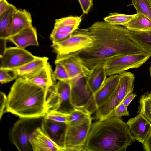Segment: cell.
I'll use <instances>...</instances> for the list:
<instances>
[{"mask_svg":"<svg viewBox=\"0 0 151 151\" xmlns=\"http://www.w3.org/2000/svg\"><path fill=\"white\" fill-rule=\"evenodd\" d=\"M119 74V80L116 89L107 101L95 111L96 119L103 120L111 117L117 106L126 96L133 93L135 79L134 74L125 71Z\"/></svg>","mask_w":151,"mask_h":151,"instance_id":"277c9868","label":"cell"},{"mask_svg":"<svg viewBox=\"0 0 151 151\" xmlns=\"http://www.w3.org/2000/svg\"><path fill=\"white\" fill-rule=\"evenodd\" d=\"M130 38L151 57V29L137 31L127 29Z\"/></svg>","mask_w":151,"mask_h":151,"instance_id":"603a6c76","label":"cell"},{"mask_svg":"<svg viewBox=\"0 0 151 151\" xmlns=\"http://www.w3.org/2000/svg\"><path fill=\"white\" fill-rule=\"evenodd\" d=\"M150 57L145 51L115 56L108 59L104 66L107 76L119 74L131 68L140 67Z\"/></svg>","mask_w":151,"mask_h":151,"instance_id":"9c48e42d","label":"cell"},{"mask_svg":"<svg viewBox=\"0 0 151 151\" xmlns=\"http://www.w3.org/2000/svg\"><path fill=\"white\" fill-rule=\"evenodd\" d=\"M81 20V16H73L56 19L50 36L52 43L60 42L68 38L78 28Z\"/></svg>","mask_w":151,"mask_h":151,"instance_id":"4fadbf2b","label":"cell"},{"mask_svg":"<svg viewBox=\"0 0 151 151\" xmlns=\"http://www.w3.org/2000/svg\"><path fill=\"white\" fill-rule=\"evenodd\" d=\"M92 118L89 114L73 124H68L65 146L66 151H85L84 146L92 124Z\"/></svg>","mask_w":151,"mask_h":151,"instance_id":"ba28073f","label":"cell"},{"mask_svg":"<svg viewBox=\"0 0 151 151\" xmlns=\"http://www.w3.org/2000/svg\"><path fill=\"white\" fill-rule=\"evenodd\" d=\"M0 119H1L5 112L6 105L7 96L4 93L0 92Z\"/></svg>","mask_w":151,"mask_h":151,"instance_id":"836d02e7","label":"cell"},{"mask_svg":"<svg viewBox=\"0 0 151 151\" xmlns=\"http://www.w3.org/2000/svg\"><path fill=\"white\" fill-rule=\"evenodd\" d=\"M48 60V58L46 57L36 56L32 61L9 71L12 72L16 80L19 78L26 79L46 65Z\"/></svg>","mask_w":151,"mask_h":151,"instance_id":"d6986e66","label":"cell"},{"mask_svg":"<svg viewBox=\"0 0 151 151\" xmlns=\"http://www.w3.org/2000/svg\"><path fill=\"white\" fill-rule=\"evenodd\" d=\"M104 65L97 66L93 69L87 77L88 85L93 94L102 87L107 78Z\"/></svg>","mask_w":151,"mask_h":151,"instance_id":"7402d4cb","label":"cell"},{"mask_svg":"<svg viewBox=\"0 0 151 151\" xmlns=\"http://www.w3.org/2000/svg\"><path fill=\"white\" fill-rule=\"evenodd\" d=\"M124 104L122 102L115 110L112 117L120 118L123 116H129V114Z\"/></svg>","mask_w":151,"mask_h":151,"instance_id":"1f68e13d","label":"cell"},{"mask_svg":"<svg viewBox=\"0 0 151 151\" xmlns=\"http://www.w3.org/2000/svg\"><path fill=\"white\" fill-rule=\"evenodd\" d=\"M68 114L57 111H51L47 112L43 118L58 122L68 124Z\"/></svg>","mask_w":151,"mask_h":151,"instance_id":"f546056e","label":"cell"},{"mask_svg":"<svg viewBox=\"0 0 151 151\" xmlns=\"http://www.w3.org/2000/svg\"><path fill=\"white\" fill-rule=\"evenodd\" d=\"M1 0H0V1H1Z\"/></svg>","mask_w":151,"mask_h":151,"instance_id":"ab89813d","label":"cell"},{"mask_svg":"<svg viewBox=\"0 0 151 151\" xmlns=\"http://www.w3.org/2000/svg\"><path fill=\"white\" fill-rule=\"evenodd\" d=\"M8 40L17 47L22 48L30 46L39 45L37 30L33 26L22 30L10 36Z\"/></svg>","mask_w":151,"mask_h":151,"instance_id":"ac0fdd59","label":"cell"},{"mask_svg":"<svg viewBox=\"0 0 151 151\" xmlns=\"http://www.w3.org/2000/svg\"><path fill=\"white\" fill-rule=\"evenodd\" d=\"M47 89L22 78L16 80L7 96L6 112L20 118H43Z\"/></svg>","mask_w":151,"mask_h":151,"instance_id":"3957f363","label":"cell"},{"mask_svg":"<svg viewBox=\"0 0 151 151\" xmlns=\"http://www.w3.org/2000/svg\"><path fill=\"white\" fill-rule=\"evenodd\" d=\"M137 13H141L151 20V0H132Z\"/></svg>","mask_w":151,"mask_h":151,"instance_id":"83f0119b","label":"cell"},{"mask_svg":"<svg viewBox=\"0 0 151 151\" xmlns=\"http://www.w3.org/2000/svg\"><path fill=\"white\" fill-rule=\"evenodd\" d=\"M68 124L43 118L40 127L43 131L65 151V140Z\"/></svg>","mask_w":151,"mask_h":151,"instance_id":"9a60e30c","label":"cell"},{"mask_svg":"<svg viewBox=\"0 0 151 151\" xmlns=\"http://www.w3.org/2000/svg\"><path fill=\"white\" fill-rule=\"evenodd\" d=\"M129 127L113 116L92 123L84 146L87 151H123L135 141Z\"/></svg>","mask_w":151,"mask_h":151,"instance_id":"7a4b0ae2","label":"cell"},{"mask_svg":"<svg viewBox=\"0 0 151 151\" xmlns=\"http://www.w3.org/2000/svg\"><path fill=\"white\" fill-rule=\"evenodd\" d=\"M55 68L53 71V76L54 79L56 81H69L71 78L65 68L59 63H55Z\"/></svg>","mask_w":151,"mask_h":151,"instance_id":"f1b7e54d","label":"cell"},{"mask_svg":"<svg viewBox=\"0 0 151 151\" xmlns=\"http://www.w3.org/2000/svg\"><path fill=\"white\" fill-rule=\"evenodd\" d=\"M36 57L24 48L17 47L7 48L0 57V68L10 71L32 61Z\"/></svg>","mask_w":151,"mask_h":151,"instance_id":"30bf717a","label":"cell"},{"mask_svg":"<svg viewBox=\"0 0 151 151\" xmlns=\"http://www.w3.org/2000/svg\"><path fill=\"white\" fill-rule=\"evenodd\" d=\"M87 29L94 38L92 46L73 53L90 70L104 65L112 57L144 51L130 38L127 29L121 25L98 21Z\"/></svg>","mask_w":151,"mask_h":151,"instance_id":"6da1fadb","label":"cell"},{"mask_svg":"<svg viewBox=\"0 0 151 151\" xmlns=\"http://www.w3.org/2000/svg\"><path fill=\"white\" fill-rule=\"evenodd\" d=\"M139 112L141 113L151 123V92L145 93L139 101Z\"/></svg>","mask_w":151,"mask_h":151,"instance_id":"4316f807","label":"cell"},{"mask_svg":"<svg viewBox=\"0 0 151 151\" xmlns=\"http://www.w3.org/2000/svg\"><path fill=\"white\" fill-rule=\"evenodd\" d=\"M87 77L70 81L71 100L75 109H84L94 95L88 85Z\"/></svg>","mask_w":151,"mask_h":151,"instance_id":"7c38bea8","label":"cell"},{"mask_svg":"<svg viewBox=\"0 0 151 151\" xmlns=\"http://www.w3.org/2000/svg\"><path fill=\"white\" fill-rule=\"evenodd\" d=\"M124 26L129 30L137 31L150 30L151 29V20L141 13H137L136 16Z\"/></svg>","mask_w":151,"mask_h":151,"instance_id":"d4e9b609","label":"cell"},{"mask_svg":"<svg viewBox=\"0 0 151 151\" xmlns=\"http://www.w3.org/2000/svg\"><path fill=\"white\" fill-rule=\"evenodd\" d=\"M53 73L51 66L48 62L38 71L24 79L47 89L56 83Z\"/></svg>","mask_w":151,"mask_h":151,"instance_id":"ffe728a7","label":"cell"},{"mask_svg":"<svg viewBox=\"0 0 151 151\" xmlns=\"http://www.w3.org/2000/svg\"><path fill=\"white\" fill-rule=\"evenodd\" d=\"M83 13L87 14L93 5V0H78Z\"/></svg>","mask_w":151,"mask_h":151,"instance_id":"e575fe53","label":"cell"},{"mask_svg":"<svg viewBox=\"0 0 151 151\" xmlns=\"http://www.w3.org/2000/svg\"><path fill=\"white\" fill-rule=\"evenodd\" d=\"M136 96L135 93H131L126 96L122 102L127 107L128 106L131 101Z\"/></svg>","mask_w":151,"mask_h":151,"instance_id":"74e56055","label":"cell"},{"mask_svg":"<svg viewBox=\"0 0 151 151\" xmlns=\"http://www.w3.org/2000/svg\"><path fill=\"white\" fill-rule=\"evenodd\" d=\"M41 118H20L14 124L9 134L10 139L19 151H32L30 136L38 126Z\"/></svg>","mask_w":151,"mask_h":151,"instance_id":"52a82bcc","label":"cell"},{"mask_svg":"<svg viewBox=\"0 0 151 151\" xmlns=\"http://www.w3.org/2000/svg\"><path fill=\"white\" fill-rule=\"evenodd\" d=\"M9 71L7 69L0 68V82L1 84L10 82L14 79L13 76L9 73Z\"/></svg>","mask_w":151,"mask_h":151,"instance_id":"d6a6232c","label":"cell"},{"mask_svg":"<svg viewBox=\"0 0 151 151\" xmlns=\"http://www.w3.org/2000/svg\"><path fill=\"white\" fill-rule=\"evenodd\" d=\"M17 9L12 5L0 16V39L7 40L12 36L13 15Z\"/></svg>","mask_w":151,"mask_h":151,"instance_id":"cb8c5ba5","label":"cell"},{"mask_svg":"<svg viewBox=\"0 0 151 151\" xmlns=\"http://www.w3.org/2000/svg\"><path fill=\"white\" fill-rule=\"evenodd\" d=\"M57 63L61 64L65 68L71 80L88 77L91 71L82 63L77 55L73 53L57 55L55 63Z\"/></svg>","mask_w":151,"mask_h":151,"instance_id":"5bb4252c","label":"cell"},{"mask_svg":"<svg viewBox=\"0 0 151 151\" xmlns=\"http://www.w3.org/2000/svg\"><path fill=\"white\" fill-rule=\"evenodd\" d=\"M126 123L134 138L143 144L151 130V123L140 112Z\"/></svg>","mask_w":151,"mask_h":151,"instance_id":"2e32d148","label":"cell"},{"mask_svg":"<svg viewBox=\"0 0 151 151\" xmlns=\"http://www.w3.org/2000/svg\"><path fill=\"white\" fill-rule=\"evenodd\" d=\"M69 81H59L46 91V107L47 113L57 111L69 114L75 109L71 100Z\"/></svg>","mask_w":151,"mask_h":151,"instance_id":"5b68a950","label":"cell"},{"mask_svg":"<svg viewBox=\"0 0 151 151\" xmlns=\"http://www.w3.org/2000/svg\"><path fill=\"white\" fill-rule=\"evenodd\" d=\"M94 38L88 29L78 28L66 39L52 43L51 47L57 55L74 53L91 47Z\"/></svg>","mask_w":151,"mask_h":151,"instance_id":"8992f818","label":"cell"},{"mask_svg":"<svg viewBox=\"0 0 151 151\" xmlns=\"http://www.w3.org/2000/svg\"><path fill=\"white\" fill-rule=\"evenodd\" d=\"M89 114L84 109H75L74 111L68 114V124L77 122Z\"/></svg>","mask_w":151,"mask_h":151,"instance_id":"4dcf8cb0","label":"cell"},{"mask_svg":"<svg viewBox=\"0 0 151 151\" xmlns=\"http://www.w3.org/2000/svg\"><path fill=\"white\" fill-rule=\"evenodd\" d=\"M30 142L33 151H62L61 148L42 130L37 127L31 134Z\"/></svg>","mask_w":151,"mask_h":151,"instance_id":"e0dca14e","label":"cell"},{"mask_svg":"<svg viewBox=\"0 0 151 151\" xmlns=\"http://www.w3.org/2000/svg\"><path fill=\"white\" fill-rule=\"evenodd\" d=\"M137 13L132 15H127L114 12L110 13L104 18V21L114 25L124 26L135 17Z\"/></svg>","mask_w":151,"mask_h":151,"instance_id":"484cf974","label":"cell"},{"mask_svg":"<svg viewBox=\"0 0 151 151\" xmlns=\"http://www.w3.org/2000/svg\"><path fill=\"white\" fill-rule=\"evenodd\" d=\"M143 144L145 151H151V130Z\"/></svg>","mask_w":151,"mask_h":151,"instance_id":"8d00e7d4","label":"cell"},{"mask_svg":"<svg viewBox=\"0 0 151 151\" xmlns=\"http://www.w3.org/2000/svg\"><path fill=\"white\" fill-rule=\"evenodd\" d=\"M13 5L6 0L0 1V16L7 10Z\"/></svg>","mask_w":151,"mask_h":151,"instance_id":"d590c367","label":"cell"},{"mask_svg":"<svg viewBox=\"0 0 151 151\" xmlns=\"http://www.w3.org/2000/svg\"><path fill=\"white\" fill-rule=\"evenodd\" d=\"M31 13L25 9H17L14 13L12 23V35L33 27Z\"/></svg>","mask_w":151,"mask_h":151,"instance_id":"44dd1931","label":"cell"},{"mask_svg":"<svg viewBox=\"0 0 151 151\" xmlns=\"http://www.w3.org/2000/svg\"><path fill=\"white\" fill-rule=\"evenodd\" d=\"M119 74L109 76L107 78L101 88L95 94L84 108L86 112L91 115L105 103L116 89L119 83Z\"/></svg>","mask_w":151,"mask_h":151,"instance_id":"8fae6325","label":"cell"},{"mask_svg":"<svg viewBox=\"0 0 151 151\" xmlns=\"http://www.w3.org/2000/svg\"><path fill=\"white\" fill-rule=\"evenodd\" d=\"M149 71L150 75L151 78V66H150L149 67Z\"/></svg>","mask_w":151,"mask_h":151,"instance_id":"f35d334b","label":"cell"}]
</instances>
